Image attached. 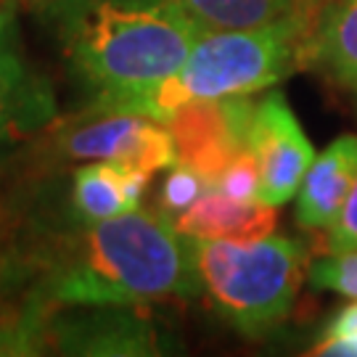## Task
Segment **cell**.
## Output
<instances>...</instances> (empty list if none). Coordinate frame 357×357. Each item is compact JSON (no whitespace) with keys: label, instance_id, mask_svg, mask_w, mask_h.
Listing matches in <instances>:
<instances>
[{"label":"cell","instance_id":"3","mask_svg":"<svg viewBox=\"0 0 357 357\" xmlns=\"http://www.w3.org/2000/svg\"><path fill=\"white\" fill-rule=\"evenodd\" d=\"M320 13H294L249 29H206L178 75L149 88L151 116L165 125L193 98L252 96L278 85L294 69L307 66Z\"/></svg>","mask_w":357,"mask_h":357},{"label":"cell","instance_id":"10","mask_svg":"<svg viewBox=\"0 0 357 357\" xmlns=\"http://www.w3.org/2000/svg\"><path fill=\"white\" fill-rule=\"evenodd\" d=\"M357 175V135H342L315 153L299 185L296 220L307 230H328L339 217Z\"/></svg>","mask_w":357,"mask_h":357},{"label":"cell","instance_id":"13","mask_svg":"<svg viewBox=\"0 0 357 357\" xmlns=\"http://www.w3.org/2000/svg\"><path fill=\"white\" fill-rule=\"evenodd\" d=\"M307 66L357 93V0H328L310 43Z\"/></svg>","mask_w":357,"mask_h":357},{"label":"cell","instance_id":"2","mask_svg":"<svg viewBox=\"0 0 357 357\" xmlns=\"http://www.w3.org/2000/svg\"><path fill=\"white\" fill-rule=\"evenodd\" d=\"M43 11L93 112L175 77L206 32L183 0H53Z\"/></svg>","mask_w":357,"mask_h":357},{"label":"cell","instance_id":"12","mask_svg":"<svg viewBox=\"0 0 357 357\" xmlns=\"http://www.w3.org/2000/svg\"><path fill=\"white\" fill-rule=\"evenodd\" d=\"M149 175L116 162H96L75 172L72 215L75 222H101L141 209Z\"/></svg>","mask_w":357,"mask_h":357},{"label":"cell","instance_id":"11","mask_svg":"<svg viewBox=\"0 0 357 357\" xmlns=\"http://www.w3.org/2000/svg\"><path fill=\"white\" fill-rule=\"evenodd\" d=\"M278 206L262 202H238L215 185L172 222L188 238L202 241H252L273 233Z\"/></svg>","mask_w":357,"mask_h":357},{"label":"cell","instance_id":"9","mask_svg":"<svg viewBox=\"0 0 357 357\" xmlns=\"http://www.w3.org/2000/svg\"><path fill=\"white\" fill-rule=\"evenodd\" d=\"M246 149L259 167V202L281 206L299 191L315 149L283 93H268L255 106Z\"/></svg>","mask_w":357,"mask_h":357},{"label":"cell","instance_id":"6","mask_svg":"<svg viewBox=\"0 0 357 357\" xmlns=\"http://www.w3.org/2000/svg\"><path fill=\"white\" fill-rule=\"evenodd\" d=\"M53 310L43 326V355H165L167 336L138 307H66Z\"/></svg>","mask_w":357,"mask_h":357},{"label":"cell","instance_id":"5","mask_svg":"<svg viewBox=\"0 0 357 357\" xmlns=\"http://www.w3.org/2000/svg\"><path fill=\"white\" fill-rule=\"evenodd\" d=\"M56 149L64 159L116 162L149 178L178 165V149L169 130L141 114L88 112L59 132Z\"/></svg>","mask_w":357,"mask_h":357},{"label":"cell","instance_id":"22","mask_svg":"<svg viewBox=\"0 0 357 357\" xmlns=\"http://www.w3.org/2000/svg\"><path fill=\"white\" fill-rule=\"evenodd\" d=\"M26 3H29V6H35V8H40V11H43V8H48V6H51L53 0H26Z\"/></svg>","mask_w":357,"mask_h":357},{"label":"cell","instance_id":"8","mask_svg":"<svg viewBox=\"0 0 357 357\" xmlns=\"http://www.w3.org/2000/svg\"><path fill=\"white\" fill-rule=\"evenodd\" d=\"M59 114L51 79L32 66L19 24V0L0 3V146L45 130Z\"/></svg>","mask_w":357,"mask_h":357},{"label":"cell","instance_id":"21","mask_svg":"<svg viewBox=\"0 0 357 357\" xmlns=\"http://www.w3.org/2000/svg\"><path fill=\"white\" fill-rule=\"evenodd\" d=\"M326 246H328V252H352V249H357V175L342 212L328 228Z\"/></svg>","mask_w":357,"mask_h":357},{"label":"cell","instance_id":"14","mask_svg":"<svg viewBox=\"0 0 357 357\" xmlns=\"http://www.w3.org/2000/svg\"><path fill=\"white\" fill-rule=\"evenodd\" d=\"M206 29H249L305 11H323L328 0H183Z\"/></svg>","mask_w":357,"mask_h":357},{"label":"cell","instance_id":"19","mask_svg":"<svg viewBox=\"0 0 357 357\" xmlns=\"http://www.w3.org/2000/svg\"><path fill=\"white\" fill-rule=\"evenodd\" d=\"M215 188L238 202H259V167L249 149H243L215 180Z\"/></svg>","mask_w":357,"mask_h":357},{"label":"cell","instance_id":"4","mask_svg":"<svg viewBox=\"0 0 357 357\" xmlns=\"http://www.w3.org/2000/svg\"><path fill=\"white\" fill-rule=\"evenodd\" d=\"M202 291L243 336H265L289 318L307 275V249L289 236L252 241L191 238Z\"/></svg>","mask_w":357,"mask_h":357},{"label":"cell","instance_id":"16","mask_svg":"<svg viewBox=\"0 0 357 357\" xmlns=\"http://www.w3.org/2000/svg\"><path fill=\"white\" fill-rule=\"evenodd\" d=\"M215 183L199 175L196 169L185 165H172L167 169V178L159 191L156 212L165 217L167 222H175L185 209H191L202 196H204Z\"/></svg>","mask_w":357,"mask_h":357},{"label":"cell","instance_id":"15","mask_svg":"<svg viewBox=\"0 0 357 357\" xmlns=\"http://www.w3.org/2000/svg\"><path fill=\"white\" fill-rule=\"evenodd\" d=\"M35 246L38 238H24L19 222L0 206V310L24 302L38 270Z\"/></svg>","mask_w":357,"mask_h":357},{"label":"cell","instance_id":"1","mask_svg":"<svg viewBox=\"0 0 357 357\" xmlns=\"http://www.w3.org/2000/svg\"><path fill=\"white\" fill-rule=\"evenodd\" d=\"M35 281L26 302L40 310L66 307H146L202 296L193 243L159 212L77 222L40 238Z\"/></svg>","mask_w":357,"mask_h":357},{"label":"cell","instance_id":"18","mask_svg":"<svg viewBox=\"0 0 357 357\" xmlns=\"http://www.w3.org/2000/svg\"><path fill=\"white\" fill-rule=\"evenodd\" d=\"M312 355L357 357V299L342 307L312 349Z\"/></svg>","mask_w":357,"mask_h":357},{"label":"cell","instance_id":"7","mask_svg":"<svg viewBox=\"0 0 357 357\" xmlns=\"http://www.w3.org/2000/svg\"><path fill=\"white\" fill-rule=\"evenodd\" d=\"M255 106L246 96L193 98L178 106L165 122L178 149V165L191 167L215 183L246 149Z\"/></svg>","mask_w":357,"mask_h":357},{"label":"cell","instance_id":"17","mask_svg":"<svg viewBox=\"0 0 357 357\" xmlns=\"http://www.w3.org/2000/svg\"><path fill=\"white\" fill-rule=\"evenodd\" d=\"M307 281L323 291L357 299V249L328 252V257H323L307 268Z\"/></svg>","mask_w":357,"mask_h":357},{"label":"cell","instance_id":"20","mask_svg":"<svg viewBox=\"0 0 357 357\" xmlns=\"http://www.w3.org/2000/svg\"><path fill=\"white\" fill-rule=\"evenodd\" d=\"M0 355H32V326L24 315V302L0 310Z\"/></svg>","mask_w":357,"mask_h":357}]
</instances>
